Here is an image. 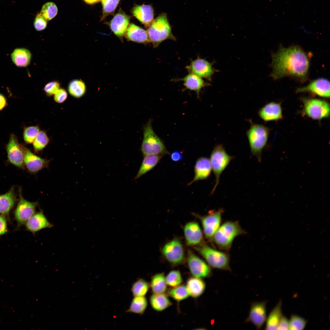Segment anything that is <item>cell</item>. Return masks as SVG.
<instances>
[{
    "label": "cell",
    "instance_id": "1",
    "mask_svg": "<svg viewBox=\"0 0 330 330\" xmlns=\"http://www.w3.org/2000/svg\"><path fill=\"white\" fill-rule=\"evenodd\" d=\"M310 56L298 46L287 48L281 46L272 54L270 76L274 80L288 76L305 82L308 78Z\"/></svg>",
    "mask_w": 330,
    "mask_h": 330
},
{
    "label": "cell",
    "instance_id": "2",
    "mask_svg": "<svg viewBox=\"0 0 330 330\" xmlns=\"http://www.w3.org/2000/svg\"><path fill=\"white\" fill-rule=\"evenodd\" d=\"M245 233L237 221H227L220 226L212 240L219 249L229 251L234 239Z\"/></svg>",
    "mask_w": 330,
    "mask_h": 330
},
{
    "label": "cell",
    "instance_id": "3",
    "mask_svg": "<svg viewBox=\"0 0 330 330\" xmlns=\"http://www.w3.org/2000/svg\"><path fill=\"white\" fill-rule=\"evenodd\" d=\"M143 138L141 150L144 156H163L169 154L162 140L154 132L150 119L143 127Z\"/></svg>",
    "mask_w": 330,
    "mask_h": 330
},
{
    "label": "cell",
    "instance_id": "4",
    "mask_svg": "<svg viewBox=\"0 0 330 330\" xmlns=\"http://www.w3.org/2000/svg\"><path fill=\"white\" fill-rule=\"evenodd\" d=\"M147 32L150 42L154 47H156L167 39L175 40L166 15L163 13L154 19L148 27Z\"/></svg>",
    "mask_w": 330,
    "mask_h": 330
},
{
    "label": "cell",
    "instance_id": "5",
    "mask_svg": "<svg viewBox=\"0 0 330 330\" xmlns=\"http://www.w3.org/2000/svg\"><path fill=\"white\" fill-rule=\"evenodd\" d=\"M269 133L266 127L252 123L246 132L251 152L259 161L261 160L262 152L267 142Z\"/></svg>",
    "mask_w": 330,
    "mask_h": 330
},
{
    "label": "cell",
    "instance_id": "6",
    "mask_svg": "<svg viewBox=\"0 0 330 330\" xmlns=\"http://www.w3.org/2000/svg\"><path fill=\"white\" fill-rule=\"evenodd\" d=\"M211 267L217 269L230 271L229 258L227 253L204 244L196 248Z\"/></svg>",
    "mask_w": 330,
    "mask_h": 330
},
{
    "label": "cell",
    "instance_id": "7",
    "mask_svg": "<svg viewBox=\"0 0 330 330\" xmlns=\"http://www.w3.org/2000/svg\"><path fill=\"white\" fill-rule=\"evenodd\" d=\"M234 157L226 152L224 147L221 144L215 146L212 151L210 158L211 169L215 177V185L211 193L213 194L219 182L220 176Z\"/></svg>",
    "mask_w": 330,
    "mask_h": 330
},
{
    "label": "cell",
    "instance_id": "8",
    "mask_svg": "<svg viewBox=\"0 0 330 330\" xmlns=\"http://www.w3.org/2000/svg\"><path fill=\"white\" fill-rule=\"evenodd\" d=\"M302 113L313 119L321 120L329 116V104L323 100L314 98H303Z\"/></svg>",
    "mask_w": 330,
    "mask_h": 330
},
{
    "label": "cell",
    "instance_id": "9",
    "mask_svg": "<svg viewBox=\"0 0 330 330\" xmlns=\"http://www.w3.org/2000/svg\"><path fill=\"white\" fill-rule=\"evenodd\" d=\"M162 252L166 259L173 265L181 264L184 260L183 246L178 239H174L167 243L163 248Z\"/></svg>",
    "mask_w": 330,
    "mask_h": 330
},
{
    "label": "cell",
    "instance_id": "10",
    "mask_svg": "<svg viewBox=\"0 0 330 330\" xmlns=\"http://www.w3.org/2000/svg\"><path fill=\"white\" fill-rule=\"evenodd\" d=\"M19 200L14 211L15 218L17 223V228L25 224L27 221L35 213L38 203L32 202L25 199L19 193Z\"/></svg>",
    "mask_w": 330,
    "mask_h": 330
},
{
    "label": "cell",
    "instance_id": "11",
    "mask_svg": "<svg viewBox=\"0 0 330 330\" xmlns=\"http://www.w3.org/2000/svg\"><path fill=\"white\" fill-rule=\"evenodd\" d=\"M187 262L189 271L193 277L202 278L211 276V267L191 251L188 252Z\"/></svg>",
    "mask_w": 330,
    "mask_h": 330
},
{
    "label": "cell",
    "instance_id": "12",
    "mask_svg": "<svg viewBox=\"0 0 330 330\" xmlns=\"http://www.w3.org/2000/svg\"><path fill=\"white\" fill-rule=\"evenodd\" d=\"M223 211L222 209H220L207 215L200 217L204 235L210 240H212L214 234L220 226Z\"/></svg>",
    "mask_w": 330,
    "mask_h": 330
},
{
    "label": "cell",
    "instance_id": "13",
    "mask_svg": "<svg viewBox=\"0 0 330 330\" xmlns=\"http://www.w3.org/2000/svg\"><path fill=\"white\" fill-rule=\"evenodd\" d=\"M309 92L320 97H330V82L327 79L319 78L314 80L306 86L296 89V93Z\"/></svg>",
    "mask_w": 330,
    "mask_h": 330
},
{
    "label": "cell",
    "instance_id": "14",
    "mask_svg": "<svg viewBox=\"0 0 330 330\" xmlns=\"http://www.w3.org/2000/svg\"><path fill=\"white\" fill-rule=\"evenodd\" d=\"M25 149H23L20 146L16 137L12 134L6 146L8 159L9 162L14 165L23 167Z\"/></svg>",
    "mask_w": 330,
    "mask_h": 330
},
{
    "label": "cell",
    "instance_id": "15",
    "mask_svg": "<svg viewBox=\"0 0 330 330\" xmlns=\"http://www.w3.org/2000/svg\"><path fill=\"white\" fill-rule=\"evenodd\" d=\"M266 301L256 302L251 305L249 315L245 322H251L257 329H260L266 319Z\"/></svg>",
    "mask_w": 330,
    "mask_h": 330
},
{
    "label": "cell",
    "instance_id": "16",
    "mask_svg": "<svg viewBox=\"0 0 330 330\" xmlns=\"http://www.w3.org/2000/svg\"><path fill=\"white\" fill-rule=\"evenodd\" d=\"M189 73L196 75L209 80L211 79L215 70L212 64L206 60L197 58L192 61L186 67Z\"/></svg>",
    "mask_w": 330,
    "mask_h": 330
},
{
    "label": "cell",
    "instance_id": "17",
    "mask_svg": "<svg viewBox=\"0 0 330 330\" xmlns=\"http://www.w3.org/2000/svg\"><path fill=\"white\" fill-rule=\"evenodd\" d=\"M184 233L188 245L196 246L203 244L202 232L196 222H191L187 223L184 227Z\"/></svg>",
    "mask_w": 330,
    "mask_h": 330
},
{
    "label": "cell",
    "instance_id": "18",
    "mask_svg": "<svg viewBox=\"0 0 330 330\" xmlns=\"http://www.w3.org/2000/svg\"><path fill=\"white\" fill-rule=\"evenodd\" d=\"M25 224L26 230L34 234L43 229L50 228L53 226V225L48 221L41 210L35 212L27 221Z\"/></svg>",
    "mask_w": 330,
    "mask_h": 330
},
{
    "label": "cell",
    "instance_id": "19",
    "mask_svg": "<svg viewBox=\"0 0 330 330\" xmlns=\"http://www.w3.org/2000/svg\"><path fill=\"white\" fill-rule=\"evenodd\" d=\"M130 16L120 10L109 23L111 30L118 37H121L125 34L129 25Z\"/></svg>",
    "mask_w": 330,
    "mask_h": 330
},
{
    "label": "cell",
    "instance_id": "20",
    "mask_svg": "<svg viewBox=\"0 0 330 330\" xmlns=\"http://www.w3.org/2000/svg\"><path fill=\"white\" fill-rule=\"evenodd\" d=\"M24 162L28 170L32 173H35L47 167L49 161L36 156L30 150L25 148Z\"/></svg>",
    "mask_w": 330,
    "mask_h": 330
},
{
    "label": "cell",
    "instance_id": "21",
    "mask_svg": "<svg viewBox=\"0 0 330 330\" xmlns=\"http://www.w3.org/2000/svg\"><path fill=\"white\" fill-rule=\"evenodd\" d=\"M258 114L266 122L277 120L281 119L283 116L280 105L274 102H271L264 105L259 110Z\"/></svg>",
    "mask_w": 330,
    "mask_h": 330
},
{
    "label": "cell",
    "instance_id": "22",
    "mask_svg": "<svg viewBox=\"0 0 330 330\" xmlns=\"http://www.w3.org/2000/svg\"><path fill=\"white\" fill-rule=\"evenodd\" d=\"M132 13L145 27H148L154 20V10L150 5H136L132 9Z\"/></svg>",
    "mask_w": 330,
    "mask_h": 330
},
{
    "label": "cell",
    "instance_id": "23",
    "mask_svg": "<svg viewBox=\"0 0 330 330\" xmlns=\"http://www.w3.org/2000/svg\"><path fill=\"white\" fill-rule=\"evenodd\" d=\"M212 169L210 160L201 157L196 160L194 167L195 176L193 180L188 184L189 185L195 182L207 178L210 175Z\"/></svg>",
    "mask_w": 330,
    "mask_h": 330
},
{
    "label": "cell",
    "instance_id": "24",
    "mask_svg": "<svg viewBox=\"0 0 330 330\" xmlns=\"http://www.w3.org/2000/svg\"><path fill=\"white\" fill-rule=\"evenodd\" d=\"M125 35L127 39L134 42L147 43L150 42L147 31L133 23L129 24Z\"/></svg>",
    "mask_w": 330,
    "mask_h": 330
},
{
    "label": "cell",
    "instance_id": "25",
    "mask_svg": "<svg viewBox=\"0 0 330 330\" xmlns=\"http://www.w3.org/2000/svg\"><path fill=\"white\" fill-rule=\"evenodd\" d=\"M177 80L183 81L184 85L186 89L196 92L198 97L201 90L205 86L210 85L206 82L202 78L190 73L184 78Z\"/></svg>",
    "mask_w": 330,
    "mask_h": 330
},
{
    "label": "cell",
    "instance_id": "26",
    "mask_svg": "<svg viewBox=\"0 0 330 330\" xmlns=\"http://www.w3.org/2000/svg\"><path fill=\"white\" fill-rule=\"evenodd\" d=\"M14 188L12 187L6 193L0 195V213L9 218V212L16 202Z\"/></svg>",
    "mask_w": 330,
    "mask_h": 330
},
{
    "label": "cell",
    "instance_id": "27",
    "mask_svg": "<svg viewBox=\"0 0 330 330\" xmlns=\"http://www.w3.org/2000/svg\"><path fill=\"white\" fill-rule=\"evenodd\" d=\"M32 55L30 51L25 48L15 49L11 54L13 63L18 67H25L30 63Z\"/></svg>",
    "mask_w": 330,
    "mask_h": 330
},
{
    "label": "cell",
    "instance_id": "28",
    "mask_svg": "<svg viewBox=\"0 0 330 330\" xmlns=\"http://www.w3.org/2000/svg\"><path fill=\"white\" fill-rule=\"evenodd\" d=\"M185 286L189 295L194 298H197L204 293L206 284L202 278L193 277L188 278Z\"/></svg>",
    "mask_w": 330,
    "mask_h": 330
},
{
    "label": "cell",
    "instance_id": "29",
    "mask_svg": "<svg viewBox=\"0 0 330 330\" xmlns=\"http://www.w3.org/2000/svg\"><path fill=\"white\" fill-rule=\"evenodd\" d=\"M163 156L148 155L144 156L143 159L137 175L136 180L153 169L159 162Z\"/></svg>",
    "mask_w": 330,
    "mask_h": 330
},
{
    "label": "cell",
    "instance_id": "30",
    "mask_svg": "<svg viewBox=\"0 0 330 330\" xmlns=\"http://www.w3.org/2000/svg\"><path fill=\"white\" fill-rule=\"evenodd\" d=\"M150 302L152 308L158 311L165 310L172 304L167 296L165 293L153 294L150 297Z\"/></svg>",
    "mask_w": 330,
    "mask_h": 330
},
{
    "label": "cell",
    "instance_id": "31",
    "mask_svg": "<svg viewBox=\"0 0 330 330\" xmlns=\"http://www.w3.org/2000/svg\"><path fill=\"white\" fill-rule=\"evenodd\" d=\"M282 301L280 300L276 306L272 310L266 319V329H277L279 323L282 316L281 312Z\"/></svg>",
    "mask_w": 330,
    "mask_h": 330
},
{
    "label": "cell",
    "instance_id": "32",
    "mask_svg": "<svg viewBox=\"0 0 330 330\" xmlns=\"http://www.w3.org/2000/svg\"><path fill=\"white\" fill-rule=\"evenodd\" d=\"M68 90L69 94L75 98H80L85 94L86 87L85 83L81 79H74L69 83Z\"/></svg>",
    "mask_w": 330,
    "mask_h": 330
},
{
    "label": "cell",
    "instance_id": "33",
    "mask_svg": "<svg viewBox=\"0 0 330 330\" xmlns=\"http://www.w3.org/2000/svg\"><path fill=\"white\" fill-rule=\"evenodd\" d=\"M150 286L153 294L165 293L167 289V284L164 274L160 273L154 275L152 277Z\"/></svg>",
    "mask_w": 330,
    "mask_h": 330
},
{
    "label": "cell",
    "instance_id": "34",
    "mask_svg": "<svg viewBox=\"0 0 330 330\" xmlns=\"http://www.w3.org/2000/svg\"><path fill=\"white\" fill-rule=\"evenodd\" d=\"M147 300L144 296H134L127 312L142 314L147 306Z\"/></svg>",
    "mask_w": 330,
    "mask_h": 330
},
{
    "label": "cell",
    "instance_id": "35",
    "mask_svg": "<svg viewBox=\"0 0 330 330\" xmlns=\"http://www.w3.org/2000/svg\"><path fill=\"white\" fill-rule=\"evenodd\" d=\"M167 294L178 302L184 300L190 296L186 286L183 285L173 287L168 291Z\"/></svg>",
    "mask_w": 330,
    "mask_h": 330
},
{
    "label": "cell",
    "instance_id": "36",
    "mask_svg": "<svg viewBox=\"0 0 330 330\" xmlns=\"http://www.w3.org/2000/svg\"><path fill=\"white\" fill-rule=\"evenodd\" d=\"M148 283L144 280L141 279L135 282L132 285L131 291L134 296H144L149 288Z\"/></svg>",
    "mask_w": 330,
    "mask_h": 330
},
{
    "label": "cell",
    "instance_id": "37",
    "mask_svg": "<svg viewBox=\"0 0 330 330\" xmlns=\"http://www.w3.org/2000/svg\"><path fill=\"white\" fill-rule=\"evenodd\" d=\"M57 12L58 9L56 4L49 2L43 6L40 13L47 21H49L56 16Z\"/></svg>",
    "mask_w": 330,
    "mask_h": 330
},
{
    "label": "cell",
    "instance_id": "38",
    "mask_svg": "<svg viewBox=\"0 0 330 330\" xmlns=\"http://www.w3.org/2000/svg\"><path fill=\"white\" fill-rule=\"evenodd\" d=\"M49 142V139L46 132L44 130L40 131L33 142L35 151L42 150Z\"/></svg>",
    "mask_w": 330,
    "mask_h": 330
},
{
    "label": "cell",
    "instance_id": "39",
    "mask_svg": "<svg viewBox=\"0 0 330 330\" xmlns=\"http://www.w3.org/2000/svg\"><path fill=\"white\" fill-rule=\"evenodd\" d=\"M120 0H101L103 14L101 20H104L108 16L113 14Z\"/></svg>",
    "mask_w": 330,
    "mask_h": 330
},
{
    "label": "cell",
    "instance_id": "40",
    "mask_svg": "<svg viewBox=\"0 0 330 330\" xmlns=\"http://www.w3.org/2000/svg\"><path fill=\"white\" fill-rule=\"evenodd\" d=\"M167 285L174 287L180 285L182 282V279L180 272L177 270L170 272L165 277Z\"/></svg>",
    "mask_w": 330,
    "mask_h": 330
},
{
    "label": "cell",
    "instance_id": "41",
    "mask_svg": "<svg viewBox=\"0 0 330 330\" xmlns=\"http://www.w3.org/2000/svg\"><path fill=\"white\" fill-rule=\"evenodd\" d=\"M289 322L290 330H302L306 324V321L303 318L296 315L291 316Z\"/></svg>",
    "mask_w": 330,
    "mask_h": 330
},
{
    "label": "cell",
    "instance_id": "42",
    "mask_svg": "<svg viewBox=\"0 0 330 330\" xmlns=\"http://www.w3.org/2000/svg\"><path fill=\"white\" fill-rule=\"evenodd\" d=\"M39 131V128L38 126H32L26 128L23 134L24 141L27 143H33Z\"/></svg>",
    "mask_w": 330,
    "mask_h": 330
},
{
    "label": "cell",
    "instance_id": "43",
    "mask_svg": "<svg viewBox=\"0 0 330 330\" xmlns=\"http://www.w3.org/2000/svg\"><path fill=\"white\" fill-rule=\"evenodd\" d=\"M60 88L59 82L57 81H53L46 84L43 88V90L46 95L50 97L54 95Z\"/></svg>",
    "mask_w": 330,
    "mask_h": 330
},
{
    "label": "cell",
    "instance_id": "44",
    "mask_svg": "<svg viewBox=\"0 0 330 330\" xmlns=\"http://www.w3.org/2000/svg\"><path fill=\"white\" fill-rule=\"evenodd\" d=\"M47 25V21L40 13H38L35 19L34 25L35 29L40 31L45 29Z\"/></svg>",
    "mask_w": 330,
    "mask_h": 330
},
{
    "label": "cell",
    "instance_id": "45",
    "mask_svg": "<svg viewBox=\"0 0 330 330\" xmlns=\"http://www.w3.org/2000/svg\"><path fill=\"white\" fill-rule=\"evenodd\" d=\"M68 97V93L66 90L62 88H60L54 94V101L58 103H61L64 102Z\"/></svg>",
    "mask_w": 330,
    "mask_h": 330
},
{
    "label": "cell",
    "instance_id": "46",
    "mask_svg": "<svg viewBox=\"0 0 330 330\" xmlns=\"http://www.w3.org/2000/svg\"><path fill=\"white\" fill-rule=\"evenodd\" d=\"M8 228L6 217L4 215H0V236L6 233L8 231Z\"/></svg>",
    "mask_w": 330,
    "mask_h": 330
},
{
    "label": "cell",
    "instance_id": "47",
    "mask_svg": "<svg viewBox=\"0 0 330 330\" xmlns=\"http://www.w3.org/2000/svg\"><path fill=\"white\" fill-rule=\"evenodd\" d=\"M289 328V322L288 319L282 316L277 326V330H288Z\"/></svg>",
    "mask_w": 330,
    "mask_h": 330
},
{
    "label": "cell",
    "instance_id": "48",
    "mask_svg": "<svg viewBox=\"0 0 330 330\" xmlns=\"http://www.w3.org/2000/svg\"><path fill=\"white\" fill-rule=\"evenodd\" d=\"M171 159L174 161L177 162L181 160L183 156L181 152L178 151H174L170 154Z\"/></svg>",
    "mask_w": 330,
    "mask_h": 330
},
{
    "label": "cell",
    "instance_id": "49",
    "mask_svg": "<svg viewBox=\"0 0 330 330\" xmlns=\"http://www.w3.org/2000/svg\"><path fill=\"white\" fill-rule=\"evenodd\" d=\"M6 105V101L4 95L0 94V110L2 109Z\"/></svg>",
    "mask_w": 330,
    "mask_h": 330
},
{
    "label": "cell",
    "instance_id": "50",
    "mask_svg": "<svg viewBox=\"0 0 330 330\" xmlns=\"http://www.w3.org/2000/svg\"><path fill=\"white\" fill-rule=\"evenodd\" d=\"M101 0H84L87 4H93L99 2Z\"/></svg>",
    "mask_w": 330,
    "mask_h": 330
},
{
    "label": "cell",
    "instance_id": "51",
    "mask_svg": "<svg viewBox=\"0 0 330 330\" xmlns=\"http://www.w3.org/2000/svg\"></svg>",
    "mask_w": 330,
    "mask_h": 330
}]
</instances>
